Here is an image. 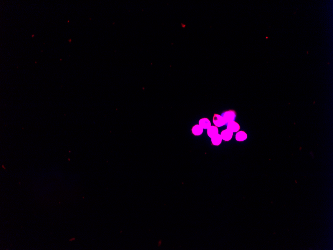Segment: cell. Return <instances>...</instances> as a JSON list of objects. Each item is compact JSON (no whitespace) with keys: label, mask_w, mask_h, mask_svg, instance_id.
<instances>
[{"label":"cell","mask_w":333,"mask_h":250,"mask_svg":"<svg viewBox=\"0 0 333 250\" xmlns=\"http://www.w3.org/2000/svg\"><path fill=\"white\" fill-rule=\"evenodd\" d=\"M221 116H223L226 123H228L231 121H234L236 117V112L234 110H230L222 113Z\"/></svg>","instance_id":"1"},{"label":"cell","mask_w":333,"mask_h":250,"mask_svg":"<svg viewBox=\"0 0 333 250\" xmlns=\"http://www.w3.org/2000/svg\"><path fill=\"white\" fill-rule=\"evenodd\" d=\"M213 123L215 126L216 127H222L225 125L226 123V121L224 120L223 116L218 114H215L213 117Z\"/></svg>","instance_id":"2"},{"label":"cell","mask_w":333,"mask_h":250,"mask_svg":"<svg viewBox=\"0 0 333 250\" xmlns=\"http://www.w3.org/2000/svg\"><path fill=\"white\" fill-rule=\"evenodd\" d=\"M227 124H227L226 129H228L233 133H237L238 131H239L241 128L239 124L236 121H231Z\"/></svg>","instance_id":"3"},{"label":"cell","mask_w":333,"mask_h":250,"mask_svg":"<svg viewBox=\"0 0 333 250\" xmlns=\"http://www.w3.org/2000/svg\"><path fill=\"white\" fill-rule=\"evenodd\" d=\"M221 135L223 140L225 141H229L232 139L233 133L228 129H226L221 131Z\"/></svg>","instance_id":"4"},{"label":"cell","mask_w":333,"mask_h":250,"mask_svg":"<svg viewBox=\"0 0 333 250\" xmlns=\"http://www.w3.org/2000/svg\"><path fill=\"white\" fill-rule=\"evenodd\" d=\"M198 124L203 129H208L211 126V121L207 118H203L201 119L198 121Z\"/></svg>","instance_id":"5"},{"label":"cell","mask_w":333,"mask_h":250,"mask_svg":"<svg viewBox=\"0 0 333 250\" xmlns=\"http://www.w3.org/2000/svg\"><path fill=\"white\" fill-rule=\"evenodd\" d=\"M218 127L216 126H211L207 129V134L211 138L218 134Z\"/></svg>","instance_id":"6"},{"label":"cell","mask_w":333,"mask_h":250,"mask_svg":"<svg viewBox=\"0 0 333 250\" xmlns=\"http://www.w3.org/2000/svg\"><path fill=\"white\" fill-rule=\"evenodd\" d=\"M247 138V135L246 133L243 131H238L236 134V139L237 141L242 142L246 140Z\"/></svg>","instance_id":"7"},{"label":"cell","mask_w":333,"mask_h":250,"mask_svg":"<svg viewBox=\"0 0 333 250\" xmlns=\"http://www.w3.org/2000/svg\"><path fill=\"white\" fill-rule=\"evenodd\" d=\"M192 131L194 135L200 136L203 133V129L199 124H196L193 127Z\"/></svg>","instance_id":"8"},{"label":"cell","mask_w":333,"mask_h":250,"mask_svg":"<svg viewBox=\"0 0 333 250\" xmlns=\"http://www.w3.org/2000/svg\"><path fill=\"white\" fill-rule=\"evenodd\" d=\"M211 140L213 145L218 146L221 144L223 139H222L221 134H218L215 136H213V138H211Z\"/></svg>","instance_id":"9"}]
</instances>
